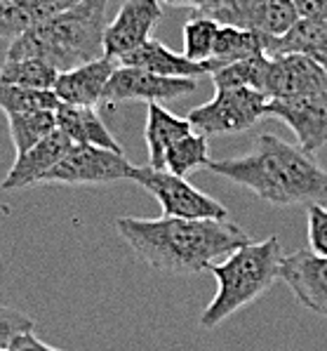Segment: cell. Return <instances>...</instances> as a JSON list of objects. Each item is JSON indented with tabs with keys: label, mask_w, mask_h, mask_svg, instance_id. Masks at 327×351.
<instances>
[{
	"label": "cell",
	"mask_w": 327,
	"mask_h": 351,
	"mask_svg": "<svg viewBox=\"0 0 327 351\" xmlns=\"http://www.w3.org/2000/svg\"><path fill=\"white\" fill-rule=\"evenodd\" d=\"M116 229L144 264L179 276L207 271L252 241L231 219L120 217Z\"/></svg>",
	"instance_id": "cell-1"
},
{
	"label": "cell",
	"mask_w": 327,
	"mask_h": 351,
	"mask_svg": "<svg viewBox=\"0 0 327 351\" xmlns=\"http://www.w3.org/2000/svg\"><path fill=\"white\" fill-rule=\"evenodd\" d=\"M207 170L278 208L327 205V172L323 165L315 156L276 134H259L245 156L210 160Z\"/></svg>",
	"instance_id": "cell-2"
},
{
	"label": "cell",
	"mask_w": 327,
	"mask_h": 351,
	"mask_svg": "<svg viewBox=\"0 0 327 351\" xmlns=\"http://www.w3.org/2000/svg\"><path fill=\"white\" fill-rule=\"evenodd\" d=\"M109 0H80L14 38L8 59H40L64 73L104 57V29Z\"/></svg>",
	"instance_id": "cell-3"
},
{
	"label": "cell",
	"mask_w": 327,
	"mask_h": 351,
	"mask_svg": "<svg viewBox=\"0 0 327 351\" xmlns=\"http://www.w3.org/2000/svg\"><path fill=\"white\" fill-rule=\"evenodd\" d=\"M283 257L285 255L278 236H269L259 243H245L222 262L212 264L207 271H212V276L217 278V295L200 314V326L212 330L235 311L245 309L269 293L271 285L280 278Z\"/></svg>",
	"instance_id": "cell-4"
},
{
	"label": "cell",
	"mask_w": 327,
	"mask_h": 351,
	"mask_svg": "<svg viewBox=\"0 0 327 351\" xmlns=\"http://www.w3.org/2000/svg\"><path fill=\"white\" fill-rule=\"evenodd\" d=\"M135 182L160 203L165 217L179 219H228V210L205 191L196 189L186 177H176L168 170H155L151 165H135L130 172Z\"/></svg>",
	"instance_id": "cell-5"
},
{
	"label": "cell",
	"mask_w": 327,
	"mask_h": 351,
	"mask_svg": "<svg viewBox=\"0 0 327 351\" xmlns=\"http://www.w3.org/2000/svg\"><path fill=\"white\" fill-rule=\"evenodd\" d=\"M266 97L248 88H217V93L207 104L191 109L186 121L193 132L205 137L238 134L254 128L261 118H266Z\"/></svg>",
	"instance_id": "cell-6"
},
{
	"label": "cell",
	"mask_w": 327,
	"mask_h": 351,
	"mask_svg": "<svg viewBox=\"0 0 327 351\" xmlns=\"http://www.w3.org/2000/svg\"><path fill=\"white\" fill-rule=\"evenodd\" d=\"M130 160L122 154L88 144H73L59 163L40 180V184H111L130 180Z\"/></svg>",
	"instance_id": "cell-7"
},
{
	"label": "cell",
	"mask_w": 327,
	"mask_h": 351,
	"mask_svg": "<svg viewBox=\"0 0 327 351\" xmlns=\"http://www.w3.org/2000/svg\"><path fill=\"white\" fill-rule=\"evenodd\" d=\"M198 83L189 78H163L137 66H116L111 80L101 97V104L118 106L125 101H146V104H165L184 95L196 93Z\"/></svg>",
	"instance_id": "cell-8"
},
{
	"label": "cell",
	"mask_w": 327,
	"mask_h": 351,
	"mask_svg": "<svg viewBox=\"0 0 327 351\" xmlns=\"http://www.w3.org/2000/svg\"><path fill=\"white\" fill-rule=\"evenodd\" d=\"M202 17L214 19L219 26L254 31L264 38L283 36L299 21L292 0H222Z\"/></svg>",
	"instance_id": "cell-9"
},
{
	"label": "cell",
	"mask_w": 327,
	"mask_h": 351,
	"mask_svg": "<svg viewBox=\"0 0 327 351\" xmlns=\"http://www.w3.org/2000/svg\"><path fill=\"white\" fill-rule=\"evenodd\" d=\"M266 116L285 123L297 137V147L311 156H315L327 144V93L269 99Z\"/></svg>",
	"instance_id": "cell-10"
},
{
	"label": "cell",
	"mask_w": 327,
	"mask_h": 351,
	"mask_svg": "<svg viewBox=\"0 0 327 351\" xmlns=\"http://www.w3.org/2000/svg\"><path fill=\"white\" fill-rule=\"evenodd\" d=\"M160 17L163 8L158 0H125L104 29V57L120 59L148 43Z\"/></svg>",
	"instance_id": "cell-11"
},
{
	"label": "cell",
	"mask_w": 327,
	"mask_h": 351,
	"mask_svg": "<svg viewBox=\"0 0 327 351\" xmlns=\"http://www.w3.org/2000/svg\"><path fill=\"white\" fill-rule=\"evenodd\" d=\"M327 93V71L304 55L269 57L264 80L266 99H292V97Z\"/></svg>",
	"instance_id": "cell-12"
},
{
	"label": "cell",
	"mask_w": 327,
	"mask_h": 351,
	"mask_svg": "<svg viewBox=\"0 0 327 351\" xmlns=\"http://www.w3.org/2000/svg\"><path fill=\"white\" fill-rule=\"evenodd\" d=\"M280 280H285L299 304L327 318V257L297 250L283 257Z\"/></svg>",
	"instance_id": "cell-13"
},
{
	"label": "cell",
	"mask_w": 327,
	"mask_h": 351,
	"mask_svg": "<svg viewBox=\"0 0 327 351\" xmlns=\"http://www.w3.org/2000/svg\"><path fill=\"white\" fill-rule=\"evenodd\" d=\"M116 64L114 59L101 57L94 62H88L83 66H76L71 71L59 73L55 90L59 104H68V106H94L101 104V97L104 90L111 80Z\"/></svg>",
	"instance_id": "cell-14"
},
{
	"label": "cell",
	"mask_w": 327,
	"mask_h": 351,
	"mask_svg": "<svg viewBox=\"0 0 327 351\" xmlns=\"http://www.w3.org/2000/svg\"><path fill=\"white\" fill-rule=\"evenodd\" d=\"M71 147H73L71 139L62 130H55L45 139H40L36 147H31L26 154L14 158L8 177L3 180V189L5 191H12V189H26L31 184H40L42 177L66 156V151Z\"/></svg>",
	"instance_id": "cell-15"
},
{
	"label": "cell",
	"mask_w": 327,
	"mask_h": 351,
	"mask_svg": "<svg viewBox=\"0 0 327 351\" xmlns=\"http://www.w3.org/2000/svg\"><path fill=\"white\" fill-rule=\"evenodd\" d=\"M118 62H120L122 66H137V69H144V71H151L155 75H163V78L198 80L200 75L212 73L210 62H205V64L191 62V59L170 50L168 45L153 40V38L148 43H144L142 47H137V50L122 55Z\"/></svg>",
	"instance_id": "cell-16"
},
{
	"label": "cell",
	"mask_w": 327,
	"mask_h": 351,
	"mask_svg": "<svg viewBox=\"0 0 327 351\" xmlns=\"http://www.w3.org/2000/svg\"><path fill=\"white\" fill-rule=\"evenodd\" d=\"M264 55H304L327 71V19H299L283 36L264 38Z\"/></svg>",
	"instance_id": "cell-17"
},
{
	"label": "cell",
	"mask_w": 327,
	"mask_h": 351,
	"mask_svg": "<svg viewBox=\"0 0 327 351\" xmlns=\"http://www.w3.org/2000/svg\"><path fill=\"white\" fill-rule=\"evenodd\" d=\"M57 130H62L73 144H88V147L109 149L116 154H122V147L118 139L109 132L104 121L92 106H68L59 104L55 109Z\"/></svg>",
	"instance_id": "cell-18"
},
{
	"label": "cell",
	"mask_w": 327,
	"mask_h": 351,
	"mask_svg": "<svg viewBox=\"0 0 327 351\" xmlns=\"http://www.w3.org/2000/svg\"><path fill=\"white\" fill-rule=\"evenodd\" d=\"M191 132L193 128L186 118L174 116L163 104H146L144 139H146V149H148V165L155 167V170H163L165 151Z\"/></svg>",
	"instance_id": "cell-19"
},
{
	"label": "cell",
	"mask_w": 327,
	"mask_h": 351,
	"mask_svg": "<svg viewBox=\"0 0 327 351\" xmlns=\"http://www.w3.org/2000/svg\"><path fill=\"white\" fill-rule=\"evenodd\" d=\"M80 0H14L0 10V38H19L45 19L78 5Z\"/></svg>",
	"instance_id": "cell-20"
},
{
	"label": "cell",
	"mask_w": 327,
	"mask_h": 351,
	"mask_svg": "<svg viewBox=\"0 0 327 351\" xmlns=\"http://www.w3.org/2000/svg\"><path fill=\"white\" fill-rule=\"evenodd\" d=\"M261 55H264V36L254 34V31L235 29V26H219V34L210 57V66L214 73L217 69L228 66V64Z\"/></svg>",
	"instance_id": "cell-21"
},
{
	"label": "cell",
	"mask_w": 327,
	"mask_h": 351,
	"mask_svg": "<svg viewBox=\"0 0 327 351\" xmlns=\"http://www.w3.org/2000/svg\"><path fill=\"white\" fill-rule=\"evenodd\" d=\"M10 139L14 144L17 156L26 154L31 147L45 139L57 130L55 111H36V113H8Z\"/></svg>",
	"instance_id": "cell-22"
},
{
	"label": "cell",
	"mask_w": 327,
	"mask_h": 351,
	"mask_svg": "<svg viewBox=\"0 0 327 351\" xmlns=\"http://www.w3.org/2000/svg\"><path fill=\"white\" fill-rule=\"evenodd\" d=\"M59 71L40 59H5L0 66V83L31 90H55Z\"/></svg>",
	"instance_id": "cell-23"
},
{
	"label": "cell",
	"mask_w": 327,
	"mask_h": 351,
	"mask_svg": "<svg viewBox=\"0 0 327 351\" xmlns=\"http://www.w3.org/2000/svg\"><path fill=\"white\" fill-rule=\"evenodd\" d=\"M207 163H210V156H207V137L205 134L191 132L165 151L163 170L172 172L176 177H186L189 172L198 170V167H207Z\"/></svg>",
	"instance_id": "cell-24"
},
{
	"label": "cell",
	"mask_w": 327,
	"mask_h": 351,
	"mask_svg": "<svg viewBox=\"0 0 327 351\" xmlns=\"http://www.w3.org/2000/svg\"><path fill=\"white\" fill-rule=\"evenodd\" d=\"M266 69H269V57L261 55L217 69L214 73H210V78L214 88H248L264 95Z\"/></svg>",
	"instance_id": "cell-25"
},
{
	"label": "cell",
	"mask_w": 327,
	"mask_h": 351,
	"mask_svg": "<svg viewBox=\"0 0 327 351\" xmlns=\"http://www.w3.org/2000/svg\"><path fill=\"white\" fill-rule=\"evenodd\" d=\"M59 99L52 90H31L19 85L0 83V109L8 113H36V111H55Z\"/></svg>",
	"instance_id": "cell-26"
},
{
	"label": "cell",
	"mask_w": 327,
	"mask_h": 351,
	"mask_svg": "<svg viewBox=\"0 0 327 351\" xmlns=\"http://www.w3.org/2000/svg\"><path fill=\"white\" fill-rule=\"evenodd\" d=\"M217 34H219L217 21L191 12L189 21L184 24V52H181V55L198 64L210 62Z\"/></svg>",
	"instance_id": "cell-27"
},
{
	"label": "cell",
	"mask_w": 327,
	"mask_h": 351,
	"mask_svg": "<svg viewBox=\"0 0 327 351\" xmlns=\"http://www.w3.org/2000/svg\"><path fill=\"white\" fill-rule=\"evenodd\" d=\"M34 318L19 309L0 304V351H5L19 335L34 332Z\"/></svg>",
	"instance_id": "cell-28"
},
{
	"label": "cell",
	"mask_w": 327,
	"mask_h": 351,
	"mask_svg": "<svg viewBox=\"0 0 327 351\" xmlns=\"http://www.w3.org/2000/svg\"><path fill=\"white\" fill-rule=\"evenodd\" d=\"M309 250L327 257V205H309Z\"/></svg>",
	"instance_id": "cell-29"
},
{
	"label": "cell",
	"mask_w": 327,
	"mask_h": 351,
	"mask_svg": "<svg viewBox=\"0 0 327 351\" xmlns=\"http://www.w3.org/2000/svg\"><path fill=\"white\" fill-rule=\"evenodd\" d=\"M299 19H327V0H292Z\"/></svg>",
	"instance_id": "cell-30"
},
{
	"label": "cell",
	"mask_w": 327,
	"mask_h": 351,
	"mask_svg": "<svg viewBox=\"0 0 327 351\" xmlns=\"http://www.w3.org/2000/svg\"><path fill=\"white\" fill-rule=\"evenodd\" d=\"M5 351H62L57 347H50V344L40 342L38 337H36L34 332H26V335H19L17 339H14L12 344H10Z\"/></svg>",
	"instance_id": "cell-31"
},
{
	"label": "cell",
	"mask_w": 327,
	"mask_h": 351,
	"mask_svg": "<svg viewBox=\"0 0 327 351\" xmlns=\"http://www.w3.org/2000/svg\"><path fill=\"white\" fill-rule=\"evenodd\" d=\"M163 5H170V8H186L191 10L193 14H207L217 8L222 0H158Z\"/></svg>",
	"instance_id": "cell-32"
},
{
	"label": "cell",
	"mask_w": 327,
	"mask_h": 351,
	"mask_svg": "<svg viewBox=\"0 0 327 351\" xmlns=\"http://www.w3.org/2000/svg\"><path fill=\"white\" fill-rule=\"evenodd\" d=\"M10 3H14V0H0V10H3V8H8Z\"/></svg>",
	"instance_id": "cell-33"
}]
</instances>
